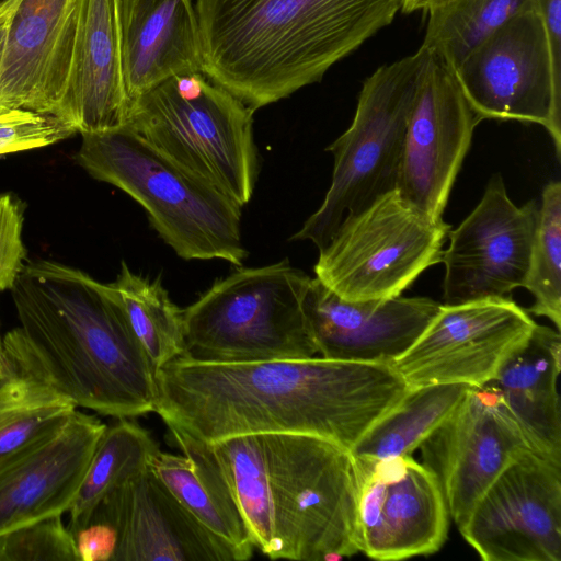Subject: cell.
Listing matches in <instances>:
<instances>
[{"instance_id":"cell-22","label":"cell","mask_w":561,"mask_h":561,"mask_svg":"<svg viewBox=\"0 0 561 561\" xmlns=\"http://www.w3.org/2000/svg\"><path fill=\"white\" fill-rule=\"evenodd\" d=\"M117 14L128 105L170 77L203 72L192 0H117Z\"/></svg>"},{"instance_id":"cell-5","label":"cell","mask_w":561,"mask_h":561,"mask_svg":"<svg viewBox=\"0 0 561 561\" xmlns=\"http://www.w3.org/2000/svg\"><path fill=\"white\" fill-rule=\"evenodd\" d=\"M81 136L77 162L140 204L178 256L242 265L249 253L241 237V206L126 125Z\"/></svg>"},{"instance_id":"cell-16","label":"cell","mask_w":561,"mask_h":561,"mask_svg":"<svg viewBox=\"0 0 561 561\" xmlns=\"http://www.w3.org/2000/svg\"><path fill=\"white\" fill-rule=\"evenodd\" d=\"M538 203L516 206L494 174L474 209L455 229L443 252L446 305L510 297L523 287L537 227Z\"/></svg>"},{"instance_id":"cell-32","label":"cell","mask_w":561,"mask_h":561,"mask_svg":"<svg viewBox=\"0 0 561 561\" xmlns=\"http://www.w3.org/2000/svg\"><path fill=\"white\" fill-rule=\"evenodd\" d=\"M76 130L55 115L27 110L0 112V156L47 147Z\"/></svg>"},{"instance_id":"cell-28","label":"cell","mask_w":561,"mask_h":561,"mask_svg":"<svg viewBox=\"0 0 561 561\" xmlns=\"http://www.w3.org/2000/svg\"><path fill=\"white\" fill-rule=\"evenodd\" d=\"M112 285L156 374L185 354L183 309L171 300L160 278L149 279L136 274L123 261Z\"/></svg>"},{"instance_id":"cell-33","label":"cell","mask_w":561,"mask_h":561,"mask_svg":"<svg viewBox=\"0 0 561 561\" xmlns=\"http://www.w3.org/2000/svg\"><path fill=\"white\" fill-rule=\"evenodd\" d=\"M23 208L10 194H0V291L12 289L25 267Z\"/></svg>"},{"instance_id":"cell-25","label":"cell","mask_w":561,"mask_h":561,"mask_svg":"<svg viewBox=\"0 0 561 561\" xmlns=\"http://www.w3.org/2000/svg\"><path fill=\"white\" fill-rule=\"evenodd\" d=\"M471 387L460 383L410 387L352 448L358 459L412 456L453 413Z\"/></svg>"},{"instance_id":"cell-23","label":"cell","mask_w":561,"mask_h":561,"mask_svg":"<svg viewBox=\"0 0 561 561\" xmlns=\"http://www.w3.org/2000/svg\"><path fill=\"white\" fill-rule=\"evenodd\" d=\"M560 331L537 324L527 344L490 383L496 388L535 450L561 462Z\"/></svg>"},{"instance_id":"cell-36","label":"cell","mask_w":561,"mask_h":561,"mask_svg":"<svg viewBox=\"0 0 561 561\" xmlns=\"http://www.w3.org/2000/svg\"><path fill=\"white\" fill-rule=\"evenodd\" d=\"M443 0H402L401 11L412 13L415 11H426L430 7Z\"/></svg>"},{"instance_id":"cell-30","label":"cell","mask_w":561,"mask_h":561,"mask_svg":"<svg viewBox=\"0 0 561 561\" xmlns=\"http://www.w3.org/2000/svg\"><path fill=\"white\" fill-rule=\"evenodd\" d=\"M534 297L528 313L548 318L561 330V183L542 191L528 272L523 285Z\"/></svg>"},{"instance_id":"cell-20","label":"cell","mask_w":561,"mask_h":561,"mask_svg":"<svg viewBox=\"0 0 561 561\" xmlns=\"http://www.w3.org/2000/svg\"><path fill=\"white\" fill-rule=\"evenodd\" d=\"M105 427L77 409L59 430L0 463V535L68 512Z\"/></svg>"},{"instance_id":"cell-13","label":"cell","mask_w":561,"mask_h":561,"mask_svg":"<svg viewBox=\"0 0 561 561\" xmlns=\"http://www.w3.org/2000/svg\"><path fill=\"white\" fill-rule=\"evenodd\" d=\"M419 448L422 463L436 477L458 528L500 473L522 455L535 450L490 383L471 387Z\"/></svg>"},{"instance_id":"cell-12","label":"cell","mask_w":561,"mask_h":561,"mask_svg":"<svg viewBox=\"0 0 561 561\" xmlns=\"http://www.w3.org/2000/svg\"><path fill=\"white\" fill-rule=\"evenodd\" d=\"M484 561L561 560V462L530 450L508 465L459 527Z\"/></svg>"},{"instance_id":"cell-17","label":"cell","mask_w":561,"mask_h":561,"mask_svg":"<svg viewBox=\"0 0 561 561\" xmlns=\"http://www.w3.org/2000/svg\"><path fill=\"white\" fill-rule=\"evenodd\" d=\"M88 522L108 533L112 561L248 560L205 527L150 467L104 496Z\"/></svg>"},{"instance_id":"cell-6","label":"cell","mask_w":561,"mask_h":561,"mask_svg":"<svg viewBox=\"0 0 561 561\" xmlns=\"http://www.w3.org/2000/svg\"><path fill=\"white\" fill-rule=\"evenodd\" d=\"M254 112L203 72H192L133 100L124 125L243 207L257 178Z\"/></svg>"},{"instance_id":"cell-8","label":"cell","mask_w":561,"mask_h":561,"mask_svg":"<svg viewBox=\"0 0 561 561\" xmlns=\"http://www.w3.org/2000/svg\"><path fill=\"white\" fill-rule=\"evenodd\" d=\"M428 53L421 45L365 79L352 124L325 148L334 159L331 185L291 240H309L321 250L346 216L397 188L408 115Z\"/></svg>"},{"instance_id":"cell-24","label":"cell","mask_w":561,"mask_h":561,"mask_svg":"<svg viewBox=\"0 0 561 561\" xmlns=\"http://www.w3.org/2000/svg\"><path fill=\"white\" fill-rule=\"evenodd\" d=\"M169 433L182 454L158 449L150 469L205 527L250 559L254 548L250 533L209 444Z\"/></svg>"},{"instance_id":"cell-19","label":"cell","mask_w":561,"mask_h":561,"mask_svg":"<svg viewBox=\"0 0 561 561\" xmlns=\"http://www.w3.org/2000/svg\"><path fill=\"white\" fill-rule=\"evenodd\" d=\"M440 305L428 297L345 300L316 277L302 301L319 356L387 364L415 342Z\"/></svg>"},{"instance_id":"cell-1","label":"cell","mask_w":561,"mask_h":561,"mask_svg":"<svg viewBox=\"0 0 561 561\" xmlns=\"http://www.w3.org/2000/svg\"><path fill=\"white\" fill-rule=\"evenodd\" d=\"M156 381L153 412L196 440L298 433L350 450L409 389L391 364L322 356L213 363L182 355Z\"/></svg>"},{"instance_id":"cell-37","label":"cell","mask_w":561,"mask_h":561,"mask_svg":"<svg viewBox=\"0 0 561 561\" xmlns=\"http://www.w3.org/2000/svg\"><path fill=\"white\" fill-rule=\"evenodd\" d=\"M0 370L5 373V369H4V366H3V362H2V340H1V336H0Z\"/></svg>"},{"instance_id":"cell-15","label":"cell","mask_w":561,"mask_h":561,"mask_svg":"<svg viewBox=\"0 0 561 561\" xmlns=\"http://www.w3.org/2000/svg\"><path fill=\"white\" fill-rule=\"evenodd\" d=\"M356 461L359 552L390 561L438 551L450 516L433 472L412 456Z\"/></svg>"},{"instance_id":"cell-21","label":"cell","mask_w":561,"mask_h":561,"mask_svg":"<svg viewBox=\"0 0 561 561\" xmlns=\"http://www.w3.org/2000/svg\"><path fill=\"white\" fill-rule=\"evenodd\" d=\"M117 0H81L72 62L57 117L84 134L125 124Z\"/></svg>"},{"instance_id":"cell-4","label":"cell","mask_w":561,"mask_h":561,"mask_svg":"<svg viewBox=\"0 0 561 561\" xmlns=\"http://www.w3.org/2000/svg\"><path fill=\"white\" fill-rule=\"evenodd\" d=\"M402 0H197L203 73L256 111L318 82Z\"/></svg>"},{"instance_id":"cell-35","label":"cell","mask_w":561,"mask_h":561,"mask_svg":"<svg viewBox=\"0 0 561 561\" xmlns=\"http://www.w3.org/2000/svg\"><path fill=\"white\" fill-rule=\"evenodd\" d=\"M18 1L19 0H8L0 5V68L4 49L8 22Z\"/></svg>"},{"instance_id":"cell-18","label":"cell","mask_w":561,"mask_h":561,"mask_svg":"<svg viewBox=\"0 0 561 561\" xmlns=\"http://www.w3.org/2000/svg\"><path fill=\"white\" fill-rule=\"evenodd\" d=\"M81 0H19L7 27L0 112L57 116L70 75Z\"/></svg>"},{"instance_id":"cell-39","label":"cell","mask_w":561,"mask_h":561,"mask_svg":"<svg viewBox=\"0 0 561 561\" xmlns=\"http://www.w3.org/2000/svg\"><path fill=\"white\" fill-rule=\"evenodd\" d=\"M8 0H0V5L7 2Z\"/></svg>"},{"instance_id":"cell-3","label":"cell","mask_w":561,"mask_h":561,"mask_svg":"<svg viewBox=\"0 0 561 561\" xmlns=\"http://www.w3.org/2000/svg\"><path fill=\"white\" fill-rule=\"evenodd\" d=\"M253 546L270 559L337 560L359 552V473L352 451L298 433L209 444Z\"/></svg>"},{"instance_id":"cell-29","label":"cell","mask_w":561,"mask_h":561,"mask_svg":"<svg viewBox=\"0 0 561 561\" xmlns=\"http://www.w3.org/2000/svg\"><path fill=\"white\" fill-rule=\"evenodd\" d=\"M76 410L48 386L7 373L0 380V463L59 430Z\"/></svg>"},{"instance_id":"cell-9","label":"cell","mask_w":561,"mask_h":561,"mask_svg":"<svg viewBox=\"0 0 561 561\" xmlns=\"http://www.w3.org/2000/svg\"><path fill=\"white\" fill-rule=\"evenodd\" d=\"M450 229L392 190L343 219L319 250L316 278L345 300L401 296L425 270L442 262Z\"/></svg>"},{"instance_id":"cell-2","label":"cell","mask_w":561,"mask_h":561,"mask_svg":"<svg viewBox=\"0 0 561 561\" xmlns=\"http://www.w3.org/2000/svg\"><path fill=\"white\" fill-rule=\"evenodd\" d=\"M11 290L20 325L2 340L5 373L33 378L77 409L102 415L154 411L156 370L112 283L38 260L25 264Z\"/></svg>"},{"instance_id":"cell-26","label":"cell","mask_w":561,"mask_h":561,"mask_svg":"<svg viewBox=\"0 0 561 561\" xmlns=\"http://www.w3.org/2000/svg\"><path fill=\"white\" fill-rule=\"evenodd\" d=\"M158 449L149 432L136 422L118 419L106 425L68 510L69 530L82 527L104 496L148 468Z\"/></svg>"},{"instance_id":"cell-10","label":"cell","mask_w":561,"mask_h":561,"mask_svg":"<svg viewBox=\"0 0 561 561\" xmlns=\"http://www.w3.org/2000/svg\"><path fill=\"white\" fill-rule=\"evenodd\" d=\"M536 325L511 297L442 304L415 342L391 365L409 388L483 387L527 344Z\"/></svg>"},{"instance_id":"cell-31","label":"cell","mask_w":561,"mask_h":561,"mask_svg":"<svg viewBox=\"0 0 561 561\" xmlns=\"http://www.w3.org/2000/svg\"><path fill=\"white\" fill-rule=\"evenodd\" d=\"M49 516L0 535V561H79L73 537L61 519Z\"/></svg>"},{"instance_id":"cell-7","label":"cell","mask_w":561,"mask_h":561,"mask_svg":"<svg viewBox=\"0 0 561 561\" xmlns=\"http://www.w3.org/2000/svg\"><path fill=\"white\" fill-rule=\"evenodd\" d=\"M310 278L285 259L215 280L183 309L184 356L213 363L316 356L302 307Z\"/></svg>"},{"instance_id":"cell-27","label":"cell","mask_w":561,"mask_h":561,"mask_svg":"<svg viewBox=\"0 0 561 561\" xmlns=\"http://www.w3.org/2000/svg\"><path fill=\"white\" fill-rule=\"evenodd\" d=\"M533 10L535 0H443L426 10L422 45L455 72L503 24Z\"/></svg>"},{"instance_id":"cell-34","label":"cell","mask_w":561,"mask_h":561,"mask_svg":"<svg viewBox=\"0 0 561 561\" xmlns=\"http://www.w3.org/2000/svg\"><path fill=\"white\" fill-rule=\"evenodd\" d=\"M542 21L556 82L561 85V0H535Z\"/></svg>"},{"instance_id":"cell-14","label":"cell","mask_w":561,"mask_h":561,"mask_svg":"<svg viewBox=\"0 0 561 561\" xmlns=\"http://www.w3.org/2000/svg\"><path fill=\"white\" fill-rule=\"evenodd\" d=\"M480 122L455 72L430 51L408 115L400 195L432 218L443 219Z\"/></svg>"},{"instance_id":"cell-11","label":"cell","mask_w":561,"mask_h":561,"mask_svg":"<svg viewBox=\"0 0 561 561\" xmlns=\"http://www.w3.org/2000/svg\"><path fill=\"white\" fill-rule=\"evenodd\" d=\"M482 119L543 126L561 156V85L553 77L547 34L537 10L520 13L483 41L455 71Z\"/></svg>"},{"instance_id":"cell-38","label":"cell","mask_w":561,"mask_h":561,"mask_svg":"<svg viewBox=\"0 0 561 561\" xmlns=\"http://www.w3.org/2000/svg\"><path fill=\"white\" fill-rule=\"evenodd\" d=\"M5 375H7L5 373L0 370V380L3 379L5 377Z\"/></svg>"}]
</instances>
